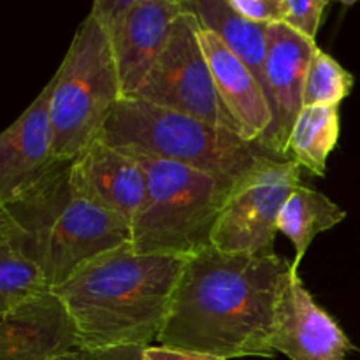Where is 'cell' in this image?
I'll use <instances>...</instances> for the list:
<instances>
[{"instance_id":"cell-23","label":"cell","mask_w":360,"mask_h":360,"mask_svg":"<svg viewBox=\"0 0 360 360\" xmlns=\"http://www.w3.org/2000/svg\"><path fill=\"white\" fill-rule=\"evenodd\" d=\"M146 347L74 348L55 360H143Z\"/></svg>"},{"instance_id":"cell-13","label":"cell","mask_w":360,"mask_h":360,"mask_svg":"<svg viewBox=\"0 0 360 360\" xmlns=\"http://www.w3.org/2000/svg\"><path fill=\"white\" fill-rule=\"evenodd\" d=\"M197 37L207 60L214 86L229 115L239 127V134L248 143L262 146L273 129L274 116L269 98L245 63L229 51L218 35L200 27L197 21Z\"/></svg>"},{"instance_id":"cell-8","label":"cell","mask_w":360,"mask_h":360,"mask_svg":"<svg viewBox=\"0 0 360 360\" xmlns=\"http://www.w3.org/2000/svg\"><path fill=\"white\" fill-rule=\"evenodd\" d=\"M294 160L266 158L236 179L213 232V248L227 253L274 255L278 220L285 202L301 185Z\"/></svg>"},{"instance_id":"cell-10","label":"cell","mask_w":360,"mask_h":360,"mask_svg":"<svg viewBox=\"0 0 360 360\" xmlns=\"http://www.w3.org/2000/svg\"><path fill=\"white\" fill-rule=\"evenodd\" d=\"M271 347L290 360H345L354 350L350 338L313 299L294 269L278 302Z\"/></svg>"},{"instance_id":"cell-16","label":"cell","mask_w":360,"mask_h":360,"mask_svg":"<svg viewBox=\"0 0 360 360\" xmlns=\"http://www.w3.org/2000/svg\"><path fill=\"white\" fill-rule=\"evenodd\" d=\"M183 4H185V9L197 18L200 27L218 35L229 51L245 63L246 69L255 76L269 98L266 79L267 27L269 25L253 23L239 16L229 6V0H183Z\"/></svg>"},{"instance_id":"cell-20","label":"cell","mask_w":360,"mask_h":360,"mask_svg":"<svg viewBox=\"0 0 360 360\" xmlns=\"http://www.w3.org/2000/svg\"><path fill=\"white\" fill-rule=\"evenodd\" d=\"M354 88V76L323 49H316L309 62L302 90V108L340 105Z\"/></svg>"},{"instance_id":"cell-7","label":"cell","mask_w":360,"mask_h":360,"mask_svg":"<svg viewBox=\"0 0 360 360\" xmlns=\"http://www.w3.org/2000/svg\"><path fill=\"white\" fill-rule=\"evenodd\" d=\"M132 97L241 136L214 86L213 74L197 37V18L186 9L176 20L167 44Z\"/></svg>"},{"instance_id":"cell-11","label":"cell","mask_w":360,"mask_h":360,"mask_svg":"<svg viewBox=\"0 0 360 360\" xmlns=\"http://www.w3.org/2000/svg\"><path fill=\"white\" fill-rule=\"evenodd\" d=\"M316 49V41L302 37L287 25L267 27L266 79L274 123L262 146L287 160H290L287 155L288 139L302 111L306 74Z\"/></svg>"},{"instance_id":"cell-6","label":"cell","mask_w":360,"mask_h":360,"mask_svg":"<svg viewBox=\"0 0 360 360\" xmlns=\"http://www.w3.org/2000/svg\"><path fill=\"white\" fill-rule=\"evenodd\" d=\"M49 86L53 151L58 160L72 162L98 141L122 98L108 35L91 11L74 34Z\"/></svg>"},{"instance_id":"cell-14","label":"cell","mask_w":360,"mask_h":360,"mask_svg":"<svg viewBox=\"0 0 360 360\" xmlns=\"http://www.w3.org/2000/svg\"><path fill=\"white\" fill-rule=\"evenodd\" d=\"M74 348V326L53 292L0 315V360H55Z\"/></svg>"},{"instance_id":"cell-3","label":"cell","mask_w":360,"mask_h":360,"mask_svg":"<svg viewBox=\"0 0 360 360\" xmlns=\"http://www.w3.org/2000/svg\"><path fill=\"white\" fill-rule=\"evenodd\" d=\"M2 207L51 290L97 257L132 245L130 225L86 192L72 162H58Z\"/></svg>"},{"instance_id":"cell-24","label":"cell","mask_w":360,"mask_h":360,"mask_svg":"<svg viewBox=\"0 0 360 360\" xmlns=\"http://www.w3.org/2000/svg\"><path fill=\"white\" fill-rule=\"evenodd\" d=\"M143 360H225V359L211 357V355H204V354H193V352H186V350H174V348H167L158 345V347H146Z\"/></svg>"},{"instance_id":"cell-12","label":"cell","mask_w":360,"mask_h":360,"mask_svg":"<svg viewBox=\"0 0 360 360\" xmlns=\"http://www.w3.org/2000/svg\"><path fill=\"white\" fill-rule=\"evenodd\" d=\"M49 83L0 132V206H7L44 178L58 162L53 151Z\"/></svg>"},{"instance_id":"cell-5","label":"cell","mask_w":360,"mask_h":360,"mask_svg":"<svg viewBox=\"0 0 360 360\" xmlns=\"http://www.w3.org/2000/svg\"><path fill=\"white\" fill-rule=\"evenodd\" d=\"M137 162L146 174V199L130 227L132 248L172 257H192L211 248L217 221L238 178L214 176L176 162Z\"/></svg>"},{"instance_id":"cell-21","label":"cell","mask_w":360,"mask_h":360,"mask_svg":"<svg viewBox=\"0 0 360 360\" xmlns=\"http://www.w3.org/2000/svg\"><path fill=\"white\" fill-rule=\"evenodd\" d=\"M329 4L326 0H283V21L302 37L316 41L323 11Z\"/></svg>"},{"instance_id":"cell-17","label":"cell","mask_w":360,"mask_h":360,"mask_svg":"<svg viewBox=\"0 0 360 360\" xmlns=\"http://www.w3.org/2000/svg\"><path fill=\"white\" fill-rule=\"evenodd\" d=\"M347 218V211L330 200L326 193L311 186L297 185L285 202L278 220V232L290 239L295 250L292 269L297 271L308 253L313 239Z\"/></svg>"},{"instance_id":"cell-9","label":"cell","mask_w":360,"mask_h":360,"mask_svg":"<svg viewBox=\"0 0 360 360\" xmlns=\"http://www.w3.org/2000/svg\"><path fill=\"white\" fill-rule=\"evenodd\" d=\"M108 35L123 97H132L165 48L183 0H97L91 6Z\"/></svg>"},{"instance_id":"cell-4","label":"cell","mask_w":360,"mask_h":360,"mask_svg":"<svg viewBox=\"0 0 360 360\" xmlns=\"http://www.w3.org/2000/svg\"><path fill=\"white\" fill-rule=\"evenodd\" d=\"M98 141L134 158L176 162L231 179L266 158H281L232 130L137 97L120 98Z\"/></svg>"},{"instance_id":"cell-15","label":"cell","mask_w":360,"mask_h":360,"mask_svg":"<svg viewBox=\"0 0 360 360\" xmlns=\"http://www.w3.org/2000/svg\"><path fill=\"white\" fill-rule=\"evenodd\" d=\"M72 167L86 192L132 227L146 199V174L137 158L95 141Z\"/></svg>"},{"instance_id":"cell-2","label":"cell","mask_w":360,"mask_h":360,"mask_svg":"<svg viewBox=\"0 0 360 360\" xmlns=\"http://www.w3.org/2000/svg\"><path fill=\"white\" fill-rule=\"evenodd\" d=\"M186 257L139 253L132 245L97 257L53 288L77 348L151 347L171 309Z\"/></svg>"},{"instance_id":"cell-22","label":"cell","mask_w":360,"mask_h":360,"mask_svg":"<svg viewBox=\"0 0 360 360\" xmlns=\"http://www.w3.org/2000/svg\"><path fill=\"white\" fill-rule=\"evenodd\" d=\"M229 6L253 23L274 25L283 21V0H229Z\"/></svg>"},{"instance_id":"cell-18","label":"cell","mask_w":360,"mask_h":360,"mask_svg":"<svg viewBox=\"0 0 360 360\" xmlns=\"http://www.w3.org/2000/svg\"><path fill=\"white\" fill-rule=\"evenodd\" d=\"M51 292L37 264L27 255L20 231L0 206V315Z\"/></svg>"},{"instance_id":"cell-1","label":"cell","mask_w":360,"mask_h":360,"mask_svg":"<svg viewBox=\"0 0 360 360\" xmlns=\"http://www.w3.org/2000/svg\"><path fill=\"white\" fill-rule=\"evenodd\" d=\"M292 262L206 248L186 257L158 343L218 359L274 357V319Z\"/></svg>"},{"instance_id":"cell-19","label":"cell","mask_w":360,"mask_h":360,"mask_svg":"<svg viewBox=\"0 0 360 360\" xmlns=\"http://www.w3.org/2000/svg\"><path fill=\"white\" fill-rule=\"evenodd\" d=\"M340 105L302 108L288 139V158L311 174L323 176L327 158L340 141Z\"/></svg>"}]
</instances>
